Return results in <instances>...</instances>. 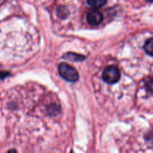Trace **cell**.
<instances>
[{"mask_svg": "<svg viewBox=\"0 0 153 153\" xmlns=\"http://www.w3.org/2000/svg\"><path fill=\"white\" fill-rule=\"evenodd\" d=\"M58 71L61 77L68 82H76L79 78L77 70L66 63H61L59 64Z\"/></svg>", "mask_w": 153, "mask_h": 153, "instance_id": "1", "label": "cell"}, {"mask_svg": "<svg viewBox=\"0 0 153 153\" xmlns=\"http://www.w3.org/2000/svg\"><path fill=\"white\" fill-rule=\"evenodd\" d=\"M152 46H153V40L152 38L149 39L146 42L144 45V49L147 54H149L150 56L152 55Z\"/></svg>", "mask_w": 153, "mask_h": 153, "instance_id": "6", "label": "cell"}, {"mask_svg": "<svg viewBox=\"0 0 153 153\" xmlns=\"http://www.w3.org/2000/svg\"><path fill=\"white\" fill-rule=\"evenodd\" d=\"M102 78L106 83L115 84L120 79V72L114 66H109L103 72Z\"/></svg>", "mask_w": 153, "mask_h": 153, "instance_id": "2", "label": "cell"}, {"mask_svg": "<svg viewBox=\"0 0 153 153\" xmlns=\"http://www.w3.org/2000/svg\"><path fill=\"white\" fill-rule=\"evenodd\" d=\"M103 19V16L101 12L97 10H94L90 11L87 16V20L88 23L94 26L100 25Z\"/></svg>", "mask_w": 153, "mask_h": 153, "instance_id": "3", "label": "cell"}, {"mask_svg": "<svg viewBox=\"0 0 153 153\" xmlns=\"http://www.w3.org/2000/svg\"><path fill=\"white\" fill-rule=\"evenodd\" d=\"M68 13H69V11L68 10H67V8H66V7H64V6H61V7H60L58 9V16L62 18V19H64V18L67 17Z\"/></svg>", "mask_w": 153, "mask_h": 153, "instance_id": "7", "label": "cell"}, {"mask_svg": "<svg viewBox=\"0 0 153 153\" xmlns=\"http://www.w3.org/2000/svg\"><path fill=\"white\" fill-rule=\"evenodd\" d=\"M89 5L94 7H101L106 3L107 0H86Z\"/></svg>", "mask_w": 153, "mask_h": 153, "instance_id": "4", "label": "cell"}, {"mask_svg": "<svg viewBox=\"0 0 153 153\" xmlns=\"http://www.w3.org/2000/svg\"><path fill=\"white\" fill-rule=\"evenodd\" d=\"M64 58H65V59L70 60V61H82V60L85 59V57L82 56V55H77V54L67 53L64 55Z\"/></svg>", "mask_w": 153, "mask_h": 153, "instance_id": "5", "label": "cell"}, {"mask_svg": "<svg viewBox=\"0 0 153 153\" xmlns=\"http://www.w3.org/2000/svg\"><path fill=\"white\" fill-rule=\"evenodd\" d=\"M147 1H149V2H152V0H147Z\"/></svg>", "mask_w": 153, "mask_h": 153, "instance_id": "8", "label": "cell"}]
</instances>
